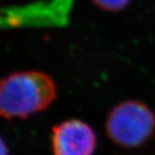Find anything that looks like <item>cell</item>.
Segmentation results:
<instances>
[{"label":"cell","mask_w":155,"mask_h":155,"mask_svg":"<svg viewBox=\"0 0 155 155\" xmlns=\"http://www.w3.org/2000/svg\"><path fill=\"white\" fill-rule=\"evenodd\" d=\"M1 148H2V155H8V151L6 148V144L4 143V141H2Z\"/></svg>","instance_id":"5"},{"label":"cell","mask_w":155,"mask_h":155,"mask_svg":"<svg viewBox=\"0 0 155 155\" xmlns=\"http://www.w3.org/2000/svg\"><path fill=\"white\" fill-rule=\"evenodd\" d=\"M100 9L109 12H118L124 9L131 0H92Z\"/></svg>","instance_id":"4"},{"label":"cell","mask_w":155,"mask_h":155,"mask_svg":"<svg viewBox=\"0 0 155 155\" xmlns=\"http://www.w3.org/2000/svg\"><path fill=\"white\" fill-rule=\"evenodd\" d=\"M57 97V87L45 72H13L0 84V113L8 120L46 110Z\"/></svg>","instance_id":"1"},{"label":"cell","mask_w":155,"mask_h":155,"mask_svg":"<svg viewBox=\"0 0 155 155\" xmlns=\"http://www.w3.org/2000/svg\"><path fill=\"white\" fill-rule=\"evenodd\" d=\"M51 148L53 155H94L96 136L85 121L66 120L52 128Z\"/></svg>","instance_id":"3"},{"label":"cell","mask_w":155,"mask_h":155,"mask_svg":"<svg viewBox=\"0 0 155 155\" xmlns=\"http://www.w3.org/2000/svg\"><path fill=\"white\" fill-rule=\"evenodd\" d=\"M105 128L108 138L117 145L137 148L155 133V114L143 102L123 101L108 113Z\"/></svg>","instance_id":"2"}]
</instances>
